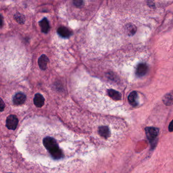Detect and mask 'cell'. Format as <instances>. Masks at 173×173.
<instances>
[{"mask_svg":"<svg viewBox=\"0 0 173 173\" xmlns=\"http://www.w3.org/2000/svg\"><path fill=\"white\" fill-rule=\"evenodd\" d=\"M42 145L53 160H60L64 157V151L55 137L45 136L42 138Z\"/></svg>","mask_w":173,"mask_h":173,"instance_id":"cell-1","label":"cell"},{"mask_svg":"<svg viewBox=\"0 0 173 173\" xmlns=\"http://www.w3.org/2000/svg\"><path fill=\"white\" fill-rule=\"evenodd\" d=\"M19 123V119L14 115H10L8 116L6 122V126L9 130H15Z\"/></svg>","mask_w":173,"mask_h":173,"instance_id":"cell-2","label":"cell"},{"mask_svg":"<svg viewBox=\"0 0 173 173\" xmlns=\"http://www.w3.org/2000/svg\"><path fill=\"white\" fill-rule=\"evenodd\" d=\"M146 135L150 142L155 140L159 134V130L156 127H147L145 128Z\"/></svg>","mask_w":173,"mask_h":173,"instance_id":"cell-3","label":"cell"},{"mask_svg":"<svg viewBox=\"0 0 173 173\" xmlns=\"http://www.w3.org/2000/svg\"><path fill=\"white\" fill-rule=\"evenodd\" d=\"M148 67L146 64L141 63L138 65L136 68V73L137 76L138 77H142L146 74L147 73Z\"/></svg>","mask_w":173,"mask_h":173,"instance_id":"cell-4","label":"cell"},{"mask_svg":"<svg viewBox=\"0 0 173 173\" xmlns=\"http://www.w3.org/2000/svg\"><path fill=\"white\" fill-rule=\"evenodd\" d=\"M26 96L23 93H19L14 96L13 102L16 105L23 104L26 102Z\"/></svg>","mask_w":173,"mask_h":173,"instance_id":"cell-5","label":"cell"},{"mask_svg":"<svg viewBox=\"0 0 173 173\" xmlns=\"http://www.w3.org/2000/svg\"><path fill=\"white\" fill-rule=\"evenodd\" d=\"M57 34L62 38H68L71 36L72 32L69 29L65 27H60L57 30Z\"/></svg>","mask_w":173,"mask_h":173,"instance_id":"cell-6","label":"cell"},{"mask_svg":"<svg viewBox=\"0 0 173 173\" xmlns=\"http://www.w3.org/2000/svg\"><path fill=\"white\" fill-rule=\"evenodd\" d=\"M49 63V59L46 55H42L38 60V65L40 69L44 71L47 69V64Z\"/></svg>","mask_w":173,"mask_h":173,"instance_id":"cell-7","label":"cell"},{"mask_svg":"<svg viewBox=\"0 0 173 173\" xmlns=\"http://www.w3.org/2000/svg\"><path fill=\"white\" fill-rule=\"evenodd\" d=\"M44 103V97L41 94L38 93L35 94L34 98V103L37 107L41 108L43 107Z\"/></svg>","mask_w":173,"mask_h":173,"instance_id":"cell-8","label":"cell"},{"mask_svg":"<svg viewBox=\"0 0 173 173\" xmlns=\"http://www.w3.org/2000/svg\"><path fill=\"white\" fill-rule=\"evenodd\" d=\"M98 134L100 136L105 139H108L110 136V131L109 127L107 126H101L98 129Z\"/></svg>","mask_w":173,"mask_h":173,"instance_id":"cell-9","label":"cell"},{"mask_svg":"<svg viewBox=\"0 0 173 173\" xmlns=\"http://www.w3.org/2000/svg\"><path fill=\"white\" fill-rule=\"evenodd\" d=\"M39 26H40L41 31L45 34L48 33L49 31L50 30V26L48 20L47 18H44L40 22H39Z\"/></svg>","mask_w":173,"mask_h":173,"instance_id":"cell-10","label":"cell"},{"mask_svg":"<svg viewBox=\"0 0 173 173\" xmlns=\"http://www.w3.org/2000/svg\"><path fill=\"white\" fill-rule=\"evenodd\" d=\"M163 101L164 104L167 106H171L173 105V90L166 94L163 97Z\"/></svg>","mask_w":173,"mask_h":173,"instance_id":"cell-11","label":"cell"},{"mask_svg":"<svg viewBox=\"0 0 173 173\" xmlns=\"http://www.w3.org/2000/svg\"><path fill=\"white\" fill-rule=\"evenodd\" d=\"M108 96L115 101H119L122 99V94L116 90L112 89L108 90Z\"/></svg>","mask_w":173,"mask_h":173,"instance_id":"cell-12","label":"cell"},{"mask_svg":"<svg viewBox=\"0 0 173 173\" xmlns=\"http://www.w3.org/2000/svg\"><path fill=\"white\" fill-rule=\"evenodd\" d=\"M137 93L135 91L132 92L128 97V101L132 106H136L137 105Z\"/></svg>","mask_w":173,"mask_h":173,"instance_id":"cell-13","label":"cell"},{"mask_svg":"<svg viewBox=\"0 0 173 173\" xmlns=\"http://www.w3.org/2000/svg\"><path fill=\"white\" fill-rule=\"evenodd\" d=\"M126 33L129 36H133L136 33L137 28L136 26L133 24H129L126 25L125 27Z\"/></svg>","mask_w":173,"mask_h":173,"instance_id":"cell-14","label":"cell"},{"mask_svg":"<svg viewBox=\"0 0 173 173\" xmlns=\"http://www.w3.org/2000/svg\"><path fill=\"white\" fill-rule=\"evenodd\" d=\"M14 17L16 21L19 24H23L25 22V17L22 14L19 13H16Z\"/></svg>","mask_w":173,"mask_h":173,"instance_id":"cell-15","label":"cell"},{"mask_svg":"<svg viewBox=\"0 0 173 173\" xmlns=\"http://www.w3.org/2000/svg\"><path fill=\"white\" fill-rule=\"evenodd\" d=\"M83 2L82 1H74L73 2L74 5L75 6H77V7H79V6H81L82 4H83Z\"/></svg>","mask_w":173,"mask_h":173,"instance_id":"cell-16","label":"cell"},{"mask_svg":"<svg viewBox=\"0 0 173 173\" xmlns=\"http://www.w3.org/2000/svg\"><path fill=\"white\" fill-rule=\"evenodd\" d=\"M5 103L3 102V100L1 99V102H0V108H1V111H3V110H4Z\"/></svg>","mask_w":173,"mask_h":173,"instance_id":"cell-17","label":"cell"},{"mask_svg":"<svg viewBox=\"0 0 173 173\" xmlns=\"http://www.w3.org/2000/svg\"><path fill=\"white\" fill-rule=\"evenodd\" d=\"M169 130L170 132H173V120L171 122L169 126Z\"/></svg>","mask_w":173,"mask_h":173,"instance_id":"cell-18","label":"cell"},{"mask_svg":"<svg viewBox=\"0 0 173 173\" xmlns=\"http://www.w3.org/2000/svg\"><path fill=\"white\" fill-rule=\"evenodd\" d=\"M3 26V17L2 16H1V27Z\"/></svg>","mask_w":173,"mask_h":173,"instance_id":"cell-19","label":"cell"}]
</instances>
